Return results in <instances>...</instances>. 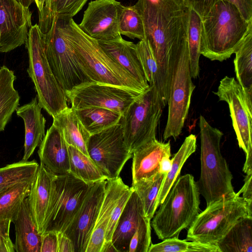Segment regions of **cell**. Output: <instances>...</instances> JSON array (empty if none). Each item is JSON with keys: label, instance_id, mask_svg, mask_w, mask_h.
<instances>
[{"label": "cell", "instance_id": "8", "mask_svg": "<svg viewBox=\"0 0 252 252\" xmlns=\"http://www.w3.org/2000/svg\"><path fill=\"white\" fill-rule=\"evenodd\" d=\"M252 217L245 200L236 193L206 206L188 228L187 239L203 244L215 245L240 218Z\"/></svg>", "mask_w": 252, "mask_h": 252}, {"label": "cell", "instance_id": "5", "mask_svg": "<svg viewBox=\"0 0 252 252\" xmlns=\"http://www.w3.org/2000/svg\"><path fill=\"white\" fill-rule=\"evenodd\" d=\"M72 41L77 62L84 73L92 81L127 89L142 94L146 90L120 64L108 56L97 41L89 36L73 18Z\"/></svg>", "mask_w": 252, "mask_h": 252}, {"label": "cell", "instance_id": "52", "mask_svg": "<svg viewBox=\"0 0 252 252\" xmlns=\"http://www.w3.org/2000/svg\"><path fill=\"white\" fill-rule=\"evenodd\" d=\"M23 6L26 7L29 6L34 1V0H17Z\"/></svg>", "mask_w": 252, "mask_h": 252}, {"label": "cell", "instance_id": "39", "mask_svg": "<svg viewBox=\"0 0 252 252\" xmlns=\"http://www.w3.org/2000/svg\"><path fill=\"white\" fill-rule=\"evenodd\" d=\"M137 53L150 86L156 87L158 74V65L149 43L146 38L136 44Z\"/></svg>", "mask_w": 252, "mask_h": 252}, {"label": "cell", "instance_id": "49", "mask_svg": "<svg viewBox=\"0 0 252 252\" xmlns=\"http://www.w3.org/2000/svg\"><path fill=\"white\" fill-rule=\"evenodd\" d=\"M171 156H166L162 158L159 163V172L167 174L171 169L172 160L170 158Z\"/></svg>", "mask_w": 252, "mask_h": 252}, {"label": "cell", "instance_id": "17", "mask_svg": "<svg viewBox=\"0 0 252 252\" xmlns=\"http://www.w3.org/2000/svg\"><path fill=\"white\" fill-rule=\"evenodd\" d=\"M29 7L17 0H0V53L25 44L32 26Z\"/></svg>", "mask_w": 252, "mask_h": 252}, {"label": "cell", "instance_id": "19", "mask_svg": "<svg viewBox=\"0 0 252 252\" xmlns=\"http://www.w3.org/2000/svg\"><path fill=\"white\" fill-rule=\"evenodd\" d=\"M103 51L126 69L146 90L150 85L139 59L136 44L119 35L109 40H97Z\"/></svg>", "mask_w": 252, "mask_h": 252}, {"label": "cell", "instance_id": "27", "mask_svg": "<svg viewBox=\"0 0 252 252\" xmlns=\"http://www.w3.org/2000/svg\"><path fill=\"white\" fill-rule=\"evenodd\" d=\"M216 245L219 252H252V217L239 219Z\"/></svg>", "mask_w": 252, "mask_h": 252}, {"label": "cell", "instance_id": "35", "mask_svg": "<svg viewBox=\"0 0 252 252\" xmlns=\"http://www.w3.org/2000/svg\"><path fill=\"white\" fill-rule=\"evenodd\" d=\"M32 182L17 184L0 193V220L13 221L22 202L29 195Z\"/></svg>", "mask_w": 252, "mask_h": 252}, {"label": "cell", "instance_id": "23", "mask_svg": "<svg viewBox=\"0 0 252 252\" xmlns=\"http://www.w3.org/2000/svg\"><path fill=\"white\" fill-rule=\"evenodd\" d=\"M143 216L145 214L141 201L132 189L111 238L118 252H128L130 239Z\"/></svg>", "mask_w": 252, "mask_h": 252}, {"label": "cell", "instance_id": "25", "mask_svg": "<svg viewBox=\"0 0 252 252\" xmlns=\"http://www.w3.org/2000/svg\"><path fill=\"white\" fill-rule=\"evenodd\" d=\"M54 175L40 163L28 196L33 219L41 234L49 204Z\"/></svg>", "mask_w": 252, "mask_h": 252}, {"label": "cell", "instance_id": "21", "mask_svg": "<svg viewBox=\"0 0 252 252\" xmlns=\"http://www.w3.org/2000/svg\"><path fill=\"white\" fill-rule=\"evenodd\" d=\"M127 186L120 176L106 180L104 197L86 252H100L112 209Z\"/></svg>", "mask_w": 252, "mask_h": 252}, {"label": "cell", "instance_id": "47", "mask_svg": "<svg viewBox=\"0 0 252 252\" xmlns=\"http://www.w3.org/2000/svg\"><path fill=\"white\" fill-rule=\"evenodd\" d=\"M236 7L246 21L252 20V0H223Z\"/></svg>", "mask_w": 252, "mask_h": 252}, {"label": "cell", "instance_id": "2", "mask_svg": "<svg viewBox=\"0 0 252 252\" xmlns=\"http://www.w3.org/2000/svg\"><path fill=\"white\" fill-rule=\"evenodd\" d=\"M200 55L211 61L230 58L252 30V20H245L235 6L220 0L201 19Z\"/></svg>", "mask_w": 252, "mask_h": 252}, {"label": "cell", "instance_id": "51", "mask_svg": "<svg viewBox=\"0 0 252 252\" xmlns=\"http://www.w3.org/2000/svg\"><path fill=\"white\" fill-rule=\"evenodd\" d=\"M100 252H118L112 241L104 242Z\"/></svg>", "mask_w": 252, "mask_h": 252}, {"label": "cell", "instance_id": "40", "mask_svg": "<svg viewBox=\"0 0 252 252\" xmlns=\"http://www.w3.org/2000/svg\"><path fill=\"white\" fill-rule=\"evenodd\" d=\"M150 221L145 216L141 217L130 239L128 252H148L152 244Z\"/></svg>", "mask_w": 252, "mask_h": 252}, {"label": "cell", "instance_id": "4", "mask_svg": "<svg viewBox=\"0 0 252 252\" xmlns=\"http://www.w3.org/2000/svg\"><path fill=\"white\" fill-rule=\"evenodd\" d=\"M199 205L200 193L194 177L190 174L179 176L152 219L151 226L158 238L178 237L199 213Z\"/></svg>", "mask_w": 252, "mask_h": 252}, {"label": "cell", "instance_id": "20", "mask_svg": "<svg viewBox=\"0 0 252 252\" xmlns=\"http://www.w3.org/2000/svg\"><path fill=\"white\" fill-rule=\"evenodd\" d=\"M132 183L146 179L159 171V163L163 157L171 156L170 141L162 142L157 139L144 144L132 154Z\"/></svg>", "mask_w": 252, "mask_h": 252}, {"label": "cell", "instance_id": "16", "mask_svg": "<svg viewBox=\"0 0 252 252\" xmlns=\"http://www.w3.org/2000/svg\"><path fill=\"white\" fill-rule=\"evenodd\" d=\"M123 5L116 0H95L89 3L78 25L87 35L96 40L120 35L119 22Z\"/></svg>", "mask_w": 252, "mask_h": 252}, {"label": "cell", "instance_id": "24", "mask_svg": "<svg viewBox=\"0 0 252 252\" xmlns=\"http://www.w3.org/2000/svg\"><path fill=\"white\" fill-rule=\"evenodd\" d=\"M12 222L15 228L14 249L17 252H40L41 234L33 218L28 196L22 202Z\"/></svg>", "mask_w": 252, "mask_h": 252}, {"label": "cell", "instance_id": "36", "mask_svg": "<svg viewBox=\"0 0 252 252\" xmlns=\"http://www.w3.org/2000/svg\"><path fill=\"white\" fill-rule=\"evenodd\" d=\"M201 18L190 9L188 27V43L190 70L192 78L199 76Z\"/></svg>", "mask_w": 252, "mask_h": 252}, {"label": "cell", "instance_id": "44", "mask_svg": "<svg viewBox=\"0 0 252 252\" xmlns=\"http://www.w3.org/2000/svg\"><path fill=\"white\" fill-rule=\"evenodd\" d=\"M11 220L0 219V252H14V244L10 239Z\"/></svg>", "mask_w": 252, "mask_h": 252}, {"label": "cell", "instance_id": "41", "mask_svg": "<svg viewBox=\"0 0 252 252\" xmlns=\"http://www.w3.org/2000/svg\"><path fill=\"white\" fill-rule=\"evenodd\" d=\"M88 0H52L53 17L70 19L83 7Z\"/></svg>", "mask_w": 252, "mask_h": 252}, {"label": "cell", "instance_id": "38", "mask_svg": "<svg viewBox=\"0 0 252 252\" xmlns=\"http://www.w3.org/2000/svg\"><path fill=\"white\" fill-rule=\"evenodd\" d=\"M119 30L121 35L139 40L145 38L142 18L135 5L123 6L119 22Z\"/></svg>", "mask_w": 252, "mask_h": 252}, {"label": "cell", "instance_id": "48", "mask_svg": "<svg viewBox=\"0 0 252 252\" xmlns=\"http://www.w3.org/2000/svg\"><path fill=\"white\" fill-rule=\"evenodd\" d=\"M58 252H74L71 240L61 232H58Z\"/></svg>", "mask_w": 252, "mask_h": 252}, {"label": "cell", "instance_id": "31", "mask_svg": "<svg viewBox=\"0 0 252 252\" xmlns=\"http://www.w3.org/2000/svg\"><path fill=\"white\" fill-rule=\"evenodd\" d=\"M196 147V137L194 134H190L186 137L179 150L172 158L171 169L165 176L158 194L157 208L163 201L171 187L179 176L184 163L195 152Z\"/></svg>", "mask_w": 252, "mask_h": 252}, {"label": "cell", "instance_id": "10", "mask_svg": "<svg viewBox=\"0 0 252 252\" xmlns=\"http://www.w3.org/2000/svg\"><path fill=\"white\" fill-rule=\"evenodd\" d=\"M91 185L70 173L54 175L42 233L63 232L81 207Z\"/></svg>", "mask_w": 252, "mask_h": 252}, {"label": "cell", "instance_id": "43", "mask_svg": "<svg viewBox=\"0 0 252 252\" xmlns=\"http://www.w3.org/2000/svg\"><path fill=\"white\" fill-rule=\"evenodd\" d=\"M220 0H182L185 6L194 11L201 19Z\"/></svg>", "mask_w": 252, "mask_h": 252}, {"label": "cell", "instance_id": "6", "mask_svg": "<svg viewBox=\"0 0 252 252\" xmlns=\"http://www.w3.org/2000/svg\"><path fill=\"white\" fill-rule=\"evenodd\" d=\"M70 19L54 16L50 29L44 33L48 63L65 93L84 83L94 82L84 73L77 62L72 41Z\"/></svg>", "mask_w": 252, "mask_h": 252}, {"label": "cell", "instance_id": "34", "mask_svg": "<svg viewBox=\"0 0 252 252\" xmlns=\"http://www.w3.org/2000/svg\"><path fill=\"white\" fill-rule=\"evenodd\" d=\"M39 167L36 160H21L0 168V193L24 182L33 181Z\"/></svg>", "mask_w": 252, "mask_h": 252}, {"label": "cell", "instance_id": "26", "mask_svg": "<svg viewBox=\"0 0 252 252\" xmlns=\"http://www.w3.org/2000/svg\"><path fill=\"white\" fill-rule=\"evenodd\" d=\"M53 118V124L62 130L67 144L89 157L87 144L91 134L79 120L75 110L68 107Z\"/></svg>", "mask_w": 252, "mask_h": 252}, {"label": "cell", "instance_id": "29", "mask_svg": "<svg viewBox=\"0 0 252 252\" xmlns=\"http://www.w3.org/2000/svg\"><path fill=\"white\" fill-rule=\"evenodd\" d=\"M234 54V66L237 81L248 100L252 103V30Z\"/></svg>", "mask_w": 252, "mask_h": 252}, {"label": "cell", "instance_id": "1", "mask_svg": "<svg viewBox=\"0 0 252 252\" xmlns=\"http://www.w3.org/2000/svg\"><path fill=\"white\" fill-rule=\"evenodd\" d=\"M134 5L142 18L145 38L158 65L156 88L164 107L176 57L188 47L190 9L182 0H138Z\"/></svg>", "mask_w": 252, "mask_h": 252}, {"label": "cell", "instance_id": "14", "mask_svg": "<svg viewBox=\"0 0 252 252\" xmlns=\"http://www.w3.org/2000/svg\"><path fill=\"white\" fill-rule=\"evenodd\" d=\"M213 93L227 103L239 148L246 154L252 148V103L233 77H223Z\"/></svg>", "mask_w": 252, "mask_h": 252}, {"label": "cell", "instance_id": "42", "mask_svg": "<svg viewBox=\"0 0 252 252\" xmlns=\"http://www.w3.org/2000/svg\"><path fill=\"white\" fill-rule=\"evenodd\" d=\"M132 192V189L131 188L127 186L116 202L112 209L107 227L104 242L111 241L112 235L119 219Z\"/></svg>", "mask_w": 252, "mask_h": 252}, {"label": "cell", "instance_id": "18", "mask_svg": "<svg viewBox=\"0 0 252 252\" xmlns=\"http://www.w3.org/2000/svg\"><path fill=\"white\" fill-rule=\"evenodd\" d=\"M68 146L62 130L52 124L39 146L38 154L40 163L55 176L69 173L70 160Z\"/></svg>", "mask_w": 252, "mask_h": 252}, {"label": "cell", "instance_id": "15", "mask_svg": "<svg viewBox=\"0 0 252 252\" xmlns=\"http://www.w3.org/2000/svg\"><path fill=\"white\" fill-rule=\"evenodd\" d=\"M106 180L90 185L81 207L62 232L71 240L74 252H86L104 197Z\"/></svg>", "mask_w": 252, "mask_h": 252}, {"label": "cell", "instance_id": "50", "mask_svg": "<svg viewBox=\"0 0 252 252\" xmlns=\"http://www.w3.org/2000/svg\"><path fill=\"white\" fill-rule=\"evenodd\" d=\"M246 155V160L243 171L246 174L252 173V148H250Z\"/></svg>", "mask_w": 252, "mask_h": 252}, {"label": "cell", "instance_id": "3", "mask_svg": "<svg viewBox=\"0 0 252 252\" xmlns=\"http://www.w3.org/2000/svg\"><path fill=\"white\" fill-rule=\"evenodd\" d=\"M201 172L196 182L207 206L222 198L234 197L233 176L220 151L223 133L199 116Z\"/></svg>", "mask_w": 252, "mask_h": 252}, {"label": "cell", "instance_id": "30", "mask_svg": "<svg viewBox=\"0 0 252 252\" xmlns=\"http://www.w3.org/2000/svg\"><path fill=\"white\" fill-rule=\"evenodd\" d=\"M75 111L91 135L119 123L122 116L118 112L100 107L85 108Z\"/></svg>", "mask_w": 252, "mask_h": 252}, {"label": "cell", "instance_id": "9", "mask_svg": "<svg viewBox=\"0 0 252 252\" xmlns=\"http://www.w3.org/2000/svg\"><path fill=\"white\" fill-rule=\"evenodd\" d=\"M164 107L155 85L139 95L120 121L125 143L131 154L156 139L157 128Z\"/></svg>", "mask_w": 252, "mask_h": 252}, {"label": "cell", "instance_id": "28", "mask_svg": "<svg viewBox=\"0 0 252 252\" xmlns=\"http://www.w3.org/2000/svg\"><path fill=\"white\" fill-rule=\"evenodd\" d=\"M16 77L6 66L0 68V131H3L19 105L20 97L14 88Z\"/></svg>", "mask_w": 252, "mask_h": 252}, {"label": "cell", "instance_id": "33", "mask_svg": "<svg viewBox=\"0 0 252 252\" xmlns=\"http://www.w3.org/2000/svg\"><path fill=\"white\" fill-rule=\"evenodd\" d=\"M68 148L69 173L88 184L107 180L89 157L72 146H68Z\"/></svg>", "mask_w": 252, "mask_h": 252}, {"label": "cell", "instance_id": "7", "mask_svg": "<svg viewBox=\"0 0 252 252\" xmlns=\"http://www.w3.org/2000/svg\"><path fill=\"white\" fill-rule=\"evenodd\" d=\"M44 37L38 24L32 25L25 42L29 56L27 72L34 84L39 104L54 118L68 107V99L48 63Z\"/></svg>", "mask_w": 252, "mask_h": 252}, {"label": "cell", "instance_id": "22", "mask_svg": "<svg viewBox=\"0 0 252 252\" xmlns=\"http://www.w3.org/2000/svg\"><path fill=\"white\" fill-rule=\"evenodd\" d=\"M42 108L36 95L29 103L18 107L16 111L25 125L24 152L21 160L24 161H28L45 135L46 121L41 113Z\"/></svg>", "mask_w": 252, "mask_h": 252}, {"label": "cell", "instance_id": "53", "mask_svg": "<svg viewBox=\"0 0 252 252\" xmlns=\"http://www.w3.org/2000/svg\"><path fill=\"white\" fill-rule=\"evenodd\" d=\"M48 6H49V11L51 13H52V0H48Z\"/></svg>", "mask_w": 252, "mask_h": 252}, {"label": "cell", "instance_id": "12", "mask_svg": "<svg viewBox=\"0 0 252 252\" xmlns=\"http://www.w3.org/2000/svg\"><path fill=\"white\" fill-rule=\"evenodd\" d=\"M87 151L107 180L119 177L124 165L132 156L125 143L120 123L91 135Z\"/></svg>", "mask_w": 252, "mask_h": 252}, {"label": "cell", "instance_id": "45", "mask_svg": "<svg viewBox=\"0 0 252 252\" xmlns=\"http://www.w3.org/2000/svg\"><path fill=\"white\" fill-rule=\"evenodd\" d=\"M58 232L47 231L41 234L40 252H58Z\"/></svg>", "mask_w": 252, "mask_h": 252}, {"label": "cell", "instance_id": "13", "mask_svg": "<svg viewBox=\"0 0 252 252\" xmlns=\"http://www.w3.org/2000/svg\"><path fill=\"white\" fill-rule=\"evenodd\" d=\"M141 94L117 86L95 82L84 83L66 92L71 107L75 110L100 107L122 115Z\"/></svg>", "mask_w": 252, "mask_h": 252}, {"label": "cell", "instance_id": "37", "mask_svg": "<svg viewBox=\"0 0 252 252\" xmlns=\"http://www.w3.org/2000/svg\"><path fill=\"white\" fill-rule=\"evenodd\" d=\"M219 252L215 245L203 244L187 240H180L172 237L163 240L161 242L151 244L148 252Z\"/></svg>", "mask_w": 252, "mask_h": 252}, {"label": "cell", "instance_id": "32", "mask_svg": "<svg viewBox=\"0 0 252 252\" xmlns=\"http://www.w3.org/2000/svg\"><path fill=\"white\" fill-rule=\"evenodd\" d=\"M165 175L158 172L149 178L132 183L131 188L139 196L145 216L150 220L158 209L157 202Z\"/></svg>", "mask_w": 252, "mask_h": 252}, {"label": "cell", "instance_id": "46", "mask_svg": "<svg viewBox=\"0 0 252 252\" xmlns=\"http://www.w3.org/2000/svg\"><path fill=\"white\" fill-rule=\"evenodd\" d=\"M252 173L246 174L244 179V184L241 189L236 193L240 195L242 193V197L246 201L250 214L252 215Z\"/></svg>", "mask_w": 252, "mask_h": 252}, {"label": "cell", "instance_id": "11", "mask_svg": "<svg viewBox=\"0 0 252 252\" xmlns=\"http://www.w3.org/2000/svg\"><path fill=\"white\" fill-rule=\"evenodd\" d=\"M190 70L188 47L177 54L172 71L167 104L168 116L163 137L175 140L182 133L195 86Z\"/></svg>", "mask_w": 252, "mask_h": 252}]
</instances>
